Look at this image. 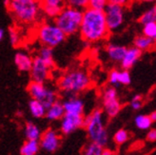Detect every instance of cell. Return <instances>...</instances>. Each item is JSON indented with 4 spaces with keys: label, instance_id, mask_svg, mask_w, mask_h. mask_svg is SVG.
Masks as SVG:
<instances>
[{
    "label": "cell",
    "instance_id": "1",
    "mask_svg": "<svg viewBox=\"0 0 156 155\" xmlns=\"http://www.w3.org/2000/svg\"><path fill=\"white\" fill-rule=\"evenodd\" d=\"M79 33L85 42H97L108 35L104 11L93 10L87 8L83 11V17Z\"/></svg>",
    "mask_w": 156,
    "mask_h": 155
},
{
    "label": "cell",
    "instance_id": "2",
    "mask_svg": "<svg viewBox=\"0 0 156 155\" xmlns=\"http://www.w3.org/2000/svg\"><path fill=\"white\" fill-rule=\"evenodd\" d=\"M57 85L62 92L75 95L88 90L91 85V80L86 72L73 69L62 74L58 79Z\"/></svg>",
    "mask_w": 156,
    "mask_h": 155
},
{
    "label": "cell",
    "instance_id": "3",
    "mask_svg": "<svg viewBox=\"0 0 156 155\" xmlns=\"http://www.w3.org/2000/svg\"><path fill=\"white\" fill-rule=\"evenodd\" d=\"M90 139V142L96 143L99 146H105L108 142V134L104 125L103 111L96 108L87 116H84V126Z\"/></svg>",
    "mask_w": 156,
    "mask_h": 155
},
{
    "label": "cell",
    "instance_id": "4",
    "mask_svg": "<svg viewBox=\"0 0 156 155\" xmlns=\"http://www.w3.org/2000/svg\"><path fill=\"white\" fill-rule=\"evenodd\" d=\"M8 9L20 23L32 24L38 18L41 6L39 0H12Z\"/></svg>",
    "mask_w": 156,
    "mask_h": 155
},
{
    "label": "cell",
    "instance_id": "5",
    "mask_svg": "<svg viewBox=\"0 0 156 155\" xmlns=\"http://www.w3.org/2000/svg\"><path fill=\"white\" fill-rule=\"evenodd\" d=\"M83 17V11L65 6L61 12L54 18L55 24L66 36L79 32Z\"/></svg>",
    "mask_w": 156,
    "mask_h": 155
},
{
    "label": "cell",
    "instance_id": "6",
    "mask_svg": "<svg viewBox=\"0 0 156 155\" xmlns=\"http://www.w3.org/2000/svg\"><path fill=\"white\" fill-rule=\"evenodd\" d=\"M37 38L43 46L53 49L65 40L66 35L54 23H43L37 30Z\"/></svg>",
    "mask_w": 156,
    "mask_h": 155
},
{
    "label": "cell",
    "instance_id": "7",
    "mask_svg": "<svg viewBox=\"0 0 156 155\" xmlns=\"http://www.w3.org/2000/svg\"><path fill=\"white\" fill-rule=\"evenodd\" d=\"M27 90L32 99L40 102L46 107V110H48L52 104L58 100L56 91L50 88H47L44 84L41 83L30 81L27 87Z\"/></svg>",
    "mask_w": 156,
    "mask_h": 155
},
{
    "label": "cell",
    "instance_id": "8",
    "mask_svg": "<svg viewBox=\"0 0 156 155\" xmlns=\"http://www.w3.org/2000/svg\"><path fill=\"white\" fill-rule=\"evenodd\" d=\"M106 24L108 32L118 30L124 23V8L114 4H108L104 10Z\"/></svg>",
    "mask_w": 156,
    "mask_h": 155
},
{
    "label": "cell",
    "instance_id": "9",
    "mask_svg": "<svg viewBox=\"0 0 156 155\" xmlns=\"http://www.w3.org/2000/svg\"><path fill=\"white\" fill-rule=\"evenodd\" d=\"M104 111L108 117H115L121 111V104L117 97V90L113 87L106 88L103 92Z\"/></svg>",
    "mask_w": 156,
    "mask_h": 155
},
{
    "label": "cell",
    "instance_id": "10",
    "mask_svg": "<svg viewBox=\"0 0 156 155\" xmlns=\"http://www.w3.org/2000/svg\"><path fill=\"white\" fill-rule=\"evenodd\" d=\"M51 69L37 55L33 58V65L30 71V79L33 82L44 84L50 79Z\"/></svg>",
    "mask_w": 156,
    "mask_h": 155
},
{
    "label": "cell",
    "instance_id": "11",
    "mask_svg": "<svg viewBox=\"0 0 156 155\" xmlns=\"http://www.w3.org/2000/svg\"><path fill=\"white\" fill-rule=\"evenodd\" d=\"M38 142L40 149L47 152H54L60 148L61 137L55 129H48L41 134Z\"/></svg>",
    "mask_w": 156,
    "mask_h": 155
},
{
    "label": "cell",
    "instance_id": "12",
    "mask_svg": "<svg viewBox=\"0 0 156 155\" xmlns=\"http://www.w3.org/2000/svg\"><path fill=\"white\" fill-rule=\"evenodd\" d=\"M60 121V130L62 134L69 135L74 132L75 130L83 128L84 115L65 113Z\"/></svg>",
    "mask_w": 156,
    "mask_h": 155
},
{
    "label": "cell",
    "instance_id": "13",
    "mask_svg": "<svg viewBox=\"0 0 156 155\" xmlns=\"http://www.w3.org/2000/svg\"><path fill=\"white\" fill-rule=\"evenodd\" d=\"M41 11L50 18H55L65 7V0H39Z\"/></svg>",
    "mask_w": 156,
    "mask_h": 155
},
{
    "label": "cell",
    "instance_id": "14",
    "mask_svg": "<svg viewBox=\"0 0 156 155\" xmlns=\"http://www.w3.org/2000/svg\"><path fill=\"white\" fill-rule=\"evenodd\" d=\"M65 113L84 115V102L76 95H71L64 102H62Z\"/></svg>",
    "mask_w": 156,
    "mask_h": 155
},
{
    "label": "cell",
    "instance_id": "15",
    "mask_svg": "<svg viewBox=\"0 0 156 155\" xmlns=\"http://www.w3.org/2000/svg\"><path fill=\"white\" fill-rule=\"evenodd\" d=\"M142 51L136 49L135 47H131L127 49V51L125 53V56L121 61V67L125 71H129L134 66V64L141 57Z\"/></svg>",
    "mask_w": 156,
    "mask_h": 155
},
{
    "label": "cell",
    "instance_id": "16",
    "mask_svg": "<svg viewBox=\"0 0 156 155\" xmlns=\"http://www.w3.org/2000/svg\"><path fill=\"white\" fill-rule=\"evenodd\" d=\"M14 64L20 72H30L33 65V57L24 51H18L14 55Z\"/></svg>",
    "mask_w": 156,
    "mask_h": 155
},
{
    "label": "cell",
    "instance_id": "17",
    "mask_svg": "<svg viewBox=\"0 0 156 155\" xmlns=\"http://www.w3.org/2000/svg\"><path fill=\"white\" fill-rule=\"evenodd\" d=\"M64 115H65V110L63 104H62L60 100H57L55 103L52 104L47 110L45 117L50 121H57V120H61Z\"/></svg>",
    "mask_w": 156,
    "mask_h": 155
},
{
    "label": "cell",
    "instance_id": "18",
    "mask_svg": "<svg viewBox=\"0 0 156 155\" xmlns=\"http://www.w3.org/2000/svg\"><path fill=\"white\" fill-rule=\"evenodd\" d=\"M126 51H127V48L120 45L110 44L107 47V52L108 57L114 62H121L123 57L125 56Z\"/></svg>",
    "mask_w": 156,
    "mask_h": 155
},
{
    "label": "cell",
    "instance_id": "19",
    "mask_svg": "<svg viewBox=\"0 0 156 155\" xmlns=\"http://www.w3.org/2000/svg\"><path fill=\"white\" fill-rule=\"evenodd\" d=\"M41 130L34 123L29 121L25 125V137L30 141H39L41 137Z\"/></svg>",
    "mask_w": 156,
    "mask_h": 155
},
{
    "label": "cell",
    "instance_id": "20",
    "mask_svg": "<svg viewBox=\"0 0 156 155\" xmlns=\"http://www.w3.org/2000/svg\"><path fill=\"white\" fill-rule=\"evenodd\" d=\"M29 110H30V114H32L36 119H40V118L45 117L46 111H47L46 107L40 102L37 101V100H34V99L30 100Z\"/></svg>",
    "mask_w": 156,
    "mask_h": 155
},
{
    "label": "cell",
    "instance_id": "21",
    "mask_svg": "<svg viewBox=\"0 0 156 155\" xmlns=\"http://www.w3.org/2000/svg\"><path fill=\"white\" fill-rule=\"evenodd\" d=\"M40 146L38 141H30L24 142L20 148V155H36L39 151Z\"/></svg>",
    "mask_w": 156,
    "mask_h": 155
},
{
    "label": "cell",
    "instance_id": "22",
    "mask_svg": "<svg viewBox=\"0 0 156 155\" xmlns=\"http://www.w3.org/2000/svg\"><path fill=\"white\" fill-rule=\"evenodd\" d=\"M154 40L151 39L150 37H147L145 35H138L134 38V47L140 51H146V50H149L151 49L152 46L154 45Z\"/></svg>",
    "mask_w": 156,
    "mask_h": 155
},
{
    "label": "cell",
    "instance_id": "23",
    "mask_svg": "<svg viewBox=\"0 0 156 155\" xmlns=\"http://www.w3.org/2000/svg\"><path fill=\"white\" fill-rule=\"evenodd\" d=\"M38 57H40L45 63L48 65L51 69L54 67V60H53V51L50 47L42 46L41 49L38 51Z\"/></svg>",
    "mask_w": 156,
    "mask_h": 155
},
{
    "label": "cell",
    "instance_id": "24",
    "mask_svg": "<svg viewBox=\"0 0 156 155\" xmlns=\"http://www.w3.org/2000/svg\"><path fill=\"white\" fill-rule=\"evenodd\" d=\"M104 150L103 146H99L96 143L90 142L85 146L83 155H101Z\"/></svg>",
    "mask_w": 156,
    "mask_h": 155
},
{
    "label": "cell",
    "instance_id": "25",
    "mask_svg": "<svg viewBox=\"0 0 156 155\" xmlns=\"http://www.w3.org/2000/svg\"><path fill=\"white\" fill-rule=\"evenodd\" d=\"M65 5L76 10L85 11L89 8V0H65Z\"/></svg>",
    "mask_w": 156,
    "mask_h": 155
},
{
    "label": "cell",
    "instance_id": "26",
    "mask_svg": "<svg viewBox=\"0 0 156 155\" xmlns=\"http://www.w3.org/2000/svg\"><path fill=\"white\" fill-rule=\"evenodd\" d=\"M152 121L147 115H138L135 118V125L140 129H147L151 126Z\"/></svg>",
    "mask_w": 156,
    "mask_h": 155
},
{
    "label": "cell",
    "instance_id": "27",
    "mask_svg": "<svg viewBox=\"0 0 156 155\" xmlns=\"http://www.w3.org/2000/svg\"><path fill=\"white\" fill-rule=\"evenodd\" d=\"M143 35L151 38V39H153L154 41L156 40V21L151 22L149 24L144 25Z\"/></svg>",
    "mask_w": 156,
    "mask_h": 155
},
{
    "label": "cell",
    "instance_id": "28",
    "mask_svg": "<svg viewBox=\"0 0 156 155\" xmlns=\"http://www.w3.org/2000/svg\"><path fill=\"white\" fill-rule=\"evenodd\" d=\"M129 138V132L126 129H119L113 136V141L117 145H122L126 143Z\"/></svg>",
    "mask_w": 156,
    "mask_h": 155
},
{
    "label": "cell",
    "instance_id": "29",
    "mask_svg": "<svg viewBox=\"0 0 156 155\" xmlns=\"http://www.w3.org/2000/svg\"><path fill=\"white\" fill-rule=\"evenodd\" d=\"M155 21V17H154V13L152 9H150L146 11L145 12L142 13V15L139 18V22L144 26L146 24H149L151 22H154Z\"/></svg>",
    "mask_w": 156,
    "mask_h": 155
},
{
    "label": "cell",
    "instance_id": "30",
    "mask_svg": "<svg viewBox=\"0 0 156 155\" xmlns=\"http://www.w3.org/2000/svg\"><path fill=\"white\" fill-rule=\"evenodd\" d=\"M108 4V0H89V8L93 10L104 11Z\"/></svg>",
    "mask_w": 156,
    "mask_h": 155
},
{
    "label": "cell",
    "instance_id": "31",
    "mask_svg": "<svg viewBox=\"0 0 156 155\" xmlns=\"http://www.w3.org/2000/svg\"><path fill=\"white\" fill-rule=\"evenodd\" d=\"M9 35H10V42L12 46V47H17L20 43V34L18 33V30L13 27H11L9 29Z\"/></svg>",
    "mask_w": 156,
    "mask_h": 155
},
{
    "label": "cell",
    "instance_id": "32",
    "mask_svg": "<svg viewBox=\"0 0 156 155\" xmlns=\"http://www.w3.org/2000/svg\"><path fill=\"white\" fill-rule=\"evenodd\" d=\"M131 81V77L130 74L129 72V71H123L119 72L118 73V84H122V85H129Z\"/></svg>",
    "mask_w": 156,
    "mask_h": 155
},
{
    "label": "cell",
    "instance_id": "33",
    "mask_svg": "<svg viewBox=\"0 0 156 155\" xmlns=\"http://www.w3.org/2000/svg\"><path fill=\"white\" fill-rule=\"evenodd\" d=\"M142 105H143V102H142V96L140 95V94L134 95V97L132 98L131 103H130L131 107L133 108V110L137 111V110H139V108L142 107Z\"/></svg>",
    "mask_w": 156,
    "mask_h": 155
},
{
    "label": "cell",
    "instance_id": "34",
    "mask_svg": "<svg viewBox=\"0 0 156 155\" xmlns=\"http://www.w3.org/2000/svg\"><path fill=\"white\" fill-rule=\"evenodd\" d=\"M118 73H119V71L113 69V71H112L110 74H108V82L112 85H113V86L118 85Z\"/></svg>",
    "mask_w": 156,
    "mask_h": 155
},
{
    "label": "cell",
    "instance_id": "35",
    "mask_svg": "<svg viewBox=\"0 0 156 155\" xmlns=\"http://www.w3.org/2000/svg\"><path fill=\"white\" fill-rule=\"evenodd\" d=\"M108 4H114V5H118V6H121L123 8L129 6L132 0H108Z\"/></svg>",
    "mask_w": 156,
    "mask_h": 155
},
{
    "label": "cell",
    "instance_id": "36",
    "mask_svg": "<svg viewBox=\"0 0 156 155\" xmlns=\"http://www.w3.org/2000/svg\"><path fill=\"white\" fill-rule=\"evenodd\" d=\"M147 140L150 142H155L156 141V129H151L149 133L147 135Z\"/></svg>",
    "mask_w": 156,
    "mask_h": 155
},
{
    "label": "cell",
    "instance_id": "37",
    "mask_svg": "<svg viewBox=\"0 0 156 155\" xmlns=\"http://www.w3.org/2000/svg\"><path fill=\"white\" fill-rule=\"evenodd\" d=\"M101 155H116V153L114 151L111 150L104 149V150H103V152H102V154H101Z\"/></svg>",
    "mask_w": 156,
    "mask_h": 155
},
{
    "label": "cell",
    "instance_id": "38",
    "mask_svg": "<svg viewBox=\"0 0 156 155\" xmlns=\"http://www.w3.org/2000/svg\"><path fill=\"white\" fill-rule=\"evenodd\" d=\"M4 35H5V32H4V30L0 28V42H1V41L3 40Z\"/></svg>",
    "mask_w": 156,
    "mask_h": 155
},
{
    "label": "cell",
    "instance_id": "39",
    "mask_svg": "<svg viewBox=\"0 0 156 155\" xmlns=\"http://www.w3.org/2000/svg\"><path fill=\"white\" fill-rule=\"evenodd\" d=\"M150 118L152 122L156 121V111H153L151 115H150Z\"/></svg>",
    "mask_w": 156,
    "mask_h": 155
},
{
    "label": "cell",
    "instance_id": "40",
    "mask_svg": "<svg viewBox=\"0 0 156 155\" xmlns=\"http://www.w3.org/2000/svg\"><path fill=\"white\" fill-rule=\"evenodd\" d=\"M11 2H12V0H3V3H4V5H5L7 8H9Z\"/></svg>",
    "mask_w": 156,
    "mask_h": 155
},
{
    "label": "cell",
    "instance_id": "41",
    "mask_svg": "<svg viewBox=\"0 0 156 155\" xmlns=\"http://www.w3.org/2000/svg\"><path fill=\"white\" fill-rule=\"evenodd\" d=\"M134 1H137V2H145V3H151V2L155 1V0H134Z\"/></svg>",
    "mask_w": 156,
    "mask_h": 155
},
{
    "label": "cell",
    "instance_id": "42",
    "mask_svg": "<svg viewBox=\"0 0 156 155\" xmlns=\"http://www.w3.org/2000/svg\"><path fill=\"white\" fill-rule=\"evenodd\" d=\"M152 11H153V13H154V17H155V21H156V2L154 3V6L151 8Z\"/></svg>",
    "mask_w": 156,
    "mask_h": 155
}]
</instances>
